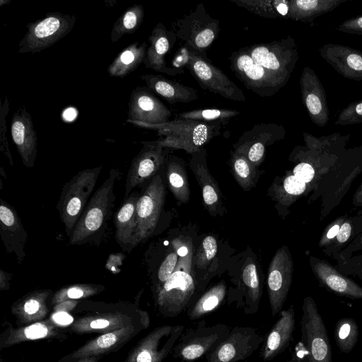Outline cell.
I'll return each mask as SVG.
<instances>
[{"label":"cell","instance_id":"ac0fdd59","mask_svg":"<svg viewBox=\"0 0 362 362\" xmlns=\"http://www.w3.org/2000/svg\"><path fill=\"white\" fill-rule=\"evenodd\" d=\"M143 147L132 159L124 185V198L133 190L152 180L165 163L168 149L156 141H142Z\"/></svg>","mask_w":362,"mask_h":362},{"label":"cell","instance_id":"7c38bea8","mask_svg":"<svg viewBox=\"0 0 362 362\" xmlns=\"http://www.w3.org/2000/svg\"><path fill=\"white\" fill-rule=\"evenodd\" d=\"M203 288L190 272L177 268L158 288L157 302L165 316L177 317L189 309Z\"/></svg>","mask_w":362,"mask_h":362},{"label":"cell","instance_id":"ee69618b","mask_svg":"<svg viewBox=\"0 0 362 362\" xmlns=\"http://www.w3.org/2000/svg\"><path fill=\"white\" fill-rule=\"evenodd\" d=\"M362 122V101L353 103L339 114L336 124L346 125Z\"/></svg>","mask_w":362,"mask_h":362},{"label":"cell","instance_id":"9a60e30c","mask_svg":"<svg viewBox=\"0 0 362 362\" xmlns=\"http://www.w3.org/2000/svg\"><path fill=\"white\" fill-rule=\"evenodd\" d=\"M230 69L249 90L260 97H271L284 86L253 61L244 47L229 58Z\"/></svg>","mask_w":362,"mask_h":362},{"label":"cell","instance_id":"f1b7e54d","mask_svg":"<svg viewBox=\"0 0 362 362\" xmlns=\"http://www.w3.org/2000/svg\"><path fill=\"white\" fill-rule=\"evenodd\" d=\"M141 78L146 83L148 88L170 104L187 103L199 98L197 91L192 87L162 75L144 74Z\"/></svg>","mask_w":362,"mask_h":362},{"label":"cell","instance_id":"ffe728a7","mask_svg":"<svg viewBox=\"0 0 362 362\" xmlns=\"http://www.w3.org/2000/svg\"><path fill=\"white\" fill-rule=\"evenodd\" d=\"M309 262L321 287L341 297L353 300L362 299V286L339 272L329 262L311 256Z\"/></svg>","mask_w":362,"mask_h":362},{"label":"cell","instance_id":"603a6c76","mask_svg":"<svg viewBox=\"0 0 362 362\" xmlns=\"http://www.w3.org/2000/svg\"><path fill=\"white\" fill-rule=\"evenodd\" d=\"M11 134L23 164L26 168L35 165L37 156V134L30 113L24 106L13 114Z\"/></svg>","mask_w":362,"mask_h":362},{"label":"cell","instance_id":"d6a6232c","mask_svg":"<svg viewBox=\"0 0 362 362\" xmlns=\"http://www.w3.org/2000/svg\"><path fill=\"white\" fill-rule=\"evenodd\" d=\"M168 187L175 199L186 203L189 201L190 190L187 172L182 160L175 156H169L165 161Z\"/></svg>","mask_w":362,"mask_h":362},{"label":"cell","instance_id":"ab89813d","mask_svg":"<svg viewBox=\"0 0 362 362\" xmlns=\"http://www.w3.org/2000/svg\"><path fill=\"white\" fill-rule=\"evenodd\" d=\"M239 111L227 108L197 109L178 114V119H192L203 122L219 123L226 125Z\"/></svg>","mask_w":362,"mask_h":362},{"label":"cell","instance_id":"1f68e13d","mask_svg":"<svg viewBox=\"0 0 362 362\" xmlns=\"http://www.w3.org/2000/svg\"><path fill=\"white\" fill-rule=\"evenodd\" d=\"M274 199L282 206L288 208L303 196L311 194L309 186L294 176L292 171L272 187Z\"/></svg>","mask_w":362,"mask_h":362},{"label":"cell","instance_id":"3957f363","mask_svg":"<svg viewBox=\"0 0 362 362\" xmlns=\"http://www.w3.org/2000/svg\"><path fill=\"white\" fill-rule=\"evenodd\" d=\"M221 129L219 123L177 118L163 124L151 126L148 129L157 132L160 138L155 141L162 147L182 149L192 154L219 135Z\"/></svg>","mask_w":362,"mask_h":362},{"label":"cell","instance_id":"9f6ffc18","mask_svg":"<svg viewBox=\"0 0 362 362\" xmlns=\"http://www.w3.org/2000/svg\"><path fill=\"white\" fill-rule=\"evenodd\" d=\"M352 205L354 207H362V182L353 194Z\"/></svg>","mask_w":362,"mask_h":362},{"label":"cell","instance_id":"4fadbf2b","mask_svg":"<svg viewBox=\"0 0 362 362\" xmlns=\"http://www.w3.org/2000/svg\"><path fill=\"white\" fill-rule=\"evenodd\" d=\"M165 197V184L162 175L158 172L140 194L137 202V245L145 243L156 234L163 209Z\"/></svg>","mask_w":362,"mask_h":362},{"label":"cell","instance_id":"836d02e7","mask_svg":"<svg viewBox=\"0 0 362 362\" xmlns=\"http://www.w3.org/2000/svg\"><path fill=\"white\" fill-rule=\"evenodd\" d=\"M226 296V286L221 281L202 294L187 311V317L195 320L217 310Z\"/></svg>","mask_w":362,"mask_h":362},{"label":"cell","instance_id":"e575fe53","mask_svg":"<svg viewBox=\"0 0 362 362\" xmlns=\"http://www.w3.org/2000/svg\"><path fill=\"white\" fill-rule=\"evenodd\" d=\"M238 6L260 17L286 18L289 10L288 0H230Z\"/></svg>","mask_w":362,"mask_h":362},{"label":"cell","instance_id":"8992f818","mask_svg":"<svg viewBox=\"0 0 362 362\" xmlns=\"http://www.w3.org/2000/svg\"><path fill=\"white\" fill-rule=\"evenodd\" d=\"M344 152L331 146L307 142L306 148H296L291 155V159L296 162L291 171L296 177L309 186L312 193Z\"/></svg>","mask_w":362,"mask_h":362},{"label":"cell","instance_id":"5b68a950","mask_svg":"<svg viewBox=\"0 0 362 362\" xmlns=\"http://www.w3.org/2000/svg\"><path fill=\"white\" fill-rule=\"evenodd\" d=\"M180 66H185L204 90L228 100L245 102L242 90L207 58L184 45L176 57Z\"/></svg>","mask_w":362,"mask_h":362},{"label":"cell","instance_id":"7a4b0ae2","mask_svg":"<svg viewBox=\"0 0 362 362\" xmlns=\"http://www.w3.org/2000/svg\"><path fill=\"white\" fill-rule=\"evenodd\" d=\"M362 172V148L345 151L334 168L319 182L309 204L320 199V220L341 202L352 182Z\"/></svg>","mask_w":362,"mask_h":362},{"label":"cell","instance_id":"cb8c5ba5","mask_svg":"<svg viewBox=\"0 0 362 362\" xmlns=\"http://www.w3.org/2000/svg\"><path fill=\"white\" fill-rule=\"evenodd\" d=\"M189 166L202 189L206 209L211 215H221L224 204L218 185L208 169L204 147L191 154Z\"/></svg>","mask_w":362,"mask_h":362},{"label":"cell","instance_id":"f907efd6","mask_svg":"<svg viewBox=\"0 0 362 362\" xmlns=\"http://www.w3.org/2000/svg\"><path fill=\"white\" fill-rule=\"evenodd\" d=\"M24 334L28 339H39L45 337L47 334V327L40 323H36L26 327Z\"/></svg>","mask_w":362,"mask_h":362},{"label":"cell","instance_id":"52a82bcc","mask_svg":"<svg viewBox=\"0 0 362 362\" xmlns=\"http://www.w3.org/2000/svg\"><path fill=\"white\" fill-rule=\"evenodd\" d=\"M255 62L264 68L284 86L298 59L294 40L290 37L267 43L244 47Z\"/></svg>","mask_w":362,"mask_h":362},{"label":"cell","instance_id":"f6af8a7d","mask_svg":"<svg viewBox=\"0 0 362 362\" xmlns=\"http://www.w3.org/2000/svg\"><path fill=\"white\" fill-rule=\"evenodd\" d=\"M9 109L7 98H4V101L1 105L0 114V150L7 157L11 165H13L12 155L9 150L8 143L6 136V117Z\"/></svg>","mask_w":362,"mask_h":362},{"label":"cell","instance_id":"f5cc1de1","mask_svg":"<svg viewBox=\"0 0 362 362\" xmlns=\"http://www.w3.org/2000/svg\"><path fill=\"white\" fill-rule=\"evenodd\" d=\"M116 340L115 334L108 333L99 337L96 340V344L100 348H107L114 344Z\"/></svg>","mask_w":362,"mask_h":362},{"label":"cell","instance_id":"8fae6325","mask_svg":"<svg viewBox=\"0 0 362 362\" xmlns=\"http://www.w3.org/2000/svg\"><path fill=\"white\" fill-rule=\"evenodd\" d=\"M75 23V16L47 13L43 18L27 25V32L18 43V52L35 53L51 47L69 33Z\"/></svg>","mask_w":362,"mask_h":362},{"label":"cell","instance_id":"4316f807","mask_svg":"<svg viewBox=\"0 0 362 362\" xmlns=\"http://www.w3.org/2000/svg\"><path fill=\"white\" fill-rule=\"evenodd\" d=\"M139 196L133 191L124 199L114 216L115 239L123 252H130L138 245L136 206Z\"/></svg>","mask_w":362,"mask_h":362},{"label":"cell","instance_id":"7dc6e473","mask_svg":"<svg viewBox=\"0 0 362 362\" xmlns=\"http://www.w3.org/2000/svg\"><path fill=\"white\" fill-rule=\"evenodd\" d=\"M362 250V232L358 234L351 243L346 247L340 253L335 255L332 259L334 260H344L350 258L353 253Z\"/></svg>","mask_w":362,"mask_h":362},{"label":"cell","instance_id":"681fc988","mask_svg":"<svg viewBox=\"0 0 362 362\" xmlns=\"http://www.w3.org/2000/svg\"><path fill=\"white\" fill-rule=\"evenodd\" d=\"M95 289V288L92 286H73L67 288L64 295L69 298L77 299L86 296L88 292L91 293Z\"/></svg>","mask_w":362,"mask_h":362},{"label":"cell","instance_id":"8d00e7d4","mask_svg":"<svg viewBox=\"0 0 362 362\" xmlns=\"http://www.w3.org/2000/svg\"><path fill=\"white\" fill-rule=\"evenodd\" d=\"M144 10L142 5L134 4L129 7L114 23L110 40L116 42L123 35L135 32L143 22Z\"/></svg>","mask_w":362,"mask_h":362},{"label":"cell","instance_id":"7bdbcfd3","mask_svg":"<svg viewBox=\"0 0 362 362\" xmlns=\"http://www.w3.org/2000/svg\"><path fill=\"white\" fill-rule=\"evenodd\" d=\"M177 254L172 251L160 263L156 272L158 288L160 287L175 272L177 264Z\"/></svg>","mask_w":362,"mask_h":362},{"label":"cell","instance_id":"91938a15","mask_svg":"<svg viewBox=\"0 0 362 362\" xmlns=\"http://www.w3.org/2000/svg\"><path fill=\"white\" fill-rule=\"evenodd\" d=\"M356 215H362V209L361 210H359L356 212Z\"/></svg>","mask_w":362,"mask_h":362},{"label":"cell","instance_id":"83f0119b","mask_svg":"<svg viewBox=\"0 0 362 362\" xmlns=\"http://www.w3.org/2000/svg\"><path fill=\"white\" fill-rule=\"evenodd\" d=\"M320 54L340 74L349 79L362 80V52L339 45H325Z\"/></svg>","mask_w":362,"mask_h":362},{"label":"cell","instance_id":"60d3db41","mask_svg":"<svg viewBox=\"0 0 362 362\" xmlns=\"http://www.w3.org/2000/svg\"><path fill=\"white\" fill-rule=\"evenodd\" d=\"M217 242L213 235L203 240L195 256V265L198 269H206L217 253Z\"/></svg>","mask_w":362,"mask_h":362},{"label":"cell","instance_id":"d6986e66","mask_svg":"<svg viewBox=\"0 0 362 362\" xmlns=\"http://www.w3.org/2000/svg\"><path fill=\"white\" fill-rule=\"evenodd\" d=\"M285 134L286 130L280 124H257L244 132L233 144L234 151L245 156L257 168L264 160L266 148L284 139Z\"/></svg>","mask_w":362,"mask_h":362},{"label":"cell","instance_id":"484cf974","mask_svg":"<svg viewBox=\"0 0 362 362\" xmlns=\"http://www.w3.org/2000/svg\"><path fill=\"white\" fill-rule=\"evenodd\" d=\"M295 324V310L293 305L280 312L279 319L262 345L260 356L264 361L273 360L288 347L293 339Z\"/></svg>","mask_w":362,"mask_h":362},{"label":"cell","instance_id":"9c48e42d","mask_svg":"<svg viewBox=\"0 0 362 362\" xmlns=\"http://www.w3.org/2000/svg\"><path fill=\"white\" fill-rule=\"evenodd\" d=\"M230 329L225 324L208 325L204 321L185 328L173 349V356L182 362H192L206 356Z\"/></svg>","mask_w":362,"mask_h":362},{"label":"cell","instance_id":"277c9868","mask_svg":"<svg viewBox=\"0 0 362 362\" xmlns=\"http://www.w3.org/2000/svg\"><path fill=\"white\" fill-rule=\"evenodd\" d=\"M102 165L78 171L62 187L57 209L70 237L96 186Z\"/></svg>","mask_w":362,"mask_h":362},{"label":"cell","instance_id":"f546056e","mask_svg":"<svg viewBox=\"0 0 362 362\" xmlns=\"http://www.w3.org/2000/svg\"><path fill=\"white\" fill-rule=\"evenodd\" d=\"M147 45L146 42H138L129 45L122 50L107 67V73L112 77H124L144 62Z\"/></svg>","mask_w":362,"mask_h":362},{"label":"cell","instance_id":"816d5d0a","mask_svg":"<svg viewBox=\"0 0 362 362\" xmlns=\"http://www.w3.org/2000/svg\"><path fill=\"white\" fill-rule=\"evenodd\" d=\"M305 350L302 343L298 342L291 352V358L285 362H304Z\"/></svg>","mask_w":362,"mask_h":362},{"label":"cell","instance_id":"74e56055","mask_svg":"<svg viewBox=\"0 0 362 362\" xmlns=\"http://www.w3.org/2000/svg\"><path fill=\"white\" fill-rule=\"evenodd\" d=\"M230 165L234 177L245 190H250L257 181V168L245 156L235 151L232 152Z\"/></svg>","mask_w":362,"mask_h":362},{"label":"cell","instance_id":"2e32d148","mask_svg":"<svg viewBox=\"0 0 362 362\" xmlns=\"http://www.w3.org/2000/svg\"><path fill=\"white\" fill-rule=\"evenodd\" d=\"M171 111L147 87H136L128 103L127 122L145 129L170 121Z\"/></svg>","mask_w":362,"mask_h":362},{"label":"cell","instance_id":"7402d4cb","mask_svg":"<svg viewBox=\"0 0 362 362\" xmlns=\"http://www.w3.org/2000/svg\"><path fill=\"white\" fill-rule=\"evenodd\" d=\"M0 235L7 253L13 254L18 264L25 258V245L28 235L21 218L6 201L0 198Z\"/></svg>","mask_w":362,"mask_h":362},{"label":"cell","instance_id":"bcb514c9","mask_svg":"<svg viewBox=\"0 0 362 362\" xmlns=\"http://www.w3.org/2000/svg\"><path fill=\"white\" fill-rule=\"evenodd\" d=\"M348 217L347 214L338 216L325 227L318 242V247L321 250L326 247L336 237L341 225Z\"/></svg>","mask_w":362,"mask_h":362},{"label":"cell","instance_id":"6da1fadb","mask_svg":"<svg viewBox=\"0 0 362 362\" xmlns=\"http://www.w3.org/2000/svg\"><path fill=\"white\" fill-rule=\"evenodd\" d=\"M120 175L121 173L117 169H110L107 178L91 196L69 238V245L89 243L98 245L100 243L112 215L115 202V187Z\"/></svg>","mask_w":362,"mask_h":362},{"label":"cell","instance_id":"d4e9b609","mask_svg":"<svg viewBox=\"0 0 362 362\" xmlns=\"http://www.w3.org/2000/svg\"><path fill=\"white\" fill-rule=\"evenodd\" d=\"M300 85L302 100L311 120L324 127L329 120L325 92L315 73L308 66L302 72Z\"/></svg>","mask_w":362,"mask_h":362},{"label":"cell","instance_id":"e0dca14e","mask_svg":"<svg viewBox=\"0 0 362 362\" xmlns=\"http://www.w3.org/2000/svg\"><path fill=\"white\" fill-rule=\"evenodd\" d=\"M293 262L287 246L283 245L274 255L267 272V293L272 317L279 313L292 283Z\"/></svg>","mask_w":362,"mask_h":362},{"label":"cell","instance_id":"ba28073f","mask_svg":"<svg viewBox=\"0 0 362 362\" xmlns=\"http://www.w3.org/2000/svg\"><path fill=\"white\" fill-rule=\"evenodd\" d=\"M300 320L301 340L304 362H332L328 333L317 306L311 296L303 298Z\"/></svg>","mask_w":362,"mask_h":362},{"label":"cell","instance_id":"c3c4849f","mask_svg":"<svg viewBox=\"0 0 362 362\" xmlns=\"http://www.w3.org/2000/svg\"><path fill=\"white\" fill-rule=\"evenodd\" d=\"M338 30L351 34L362 35V16L350 18L342 23Z\"/></svg>","mask_w":362,"mask_h":362},{"label":"cell","instance_id":"680465c9","mask_svg":"<svg viewBox=\"0 0 362 362\" xmlns=\"http://www.w3.org/2000/svg\"><path fill=\"white\" fill-rule=\"evenodd\" d=\"M11 274H9L7 272L3 270L2 269H0V284L1 288L6 286L8 281L11 279Z\"/></svg>","mask_w":362,"mask_h":362},{"label":"cell","instance_id":"6f0895ef","mask_svg":"<svg viewBox=\"0 0 362 362\" xmlns=\"http://www.w3.org/2000/svg\"><path fill=\"white\" fill-rule=\"evenodd\" d=\"M109 325V321L104 319H98L90 322V327L93 329H102L106 327Z\"/></svg>","mask_w":362,"mask_h":362},{"label":"cell","instance_id":"d590c367","mask_svg":"<svg viewBox=\"0 0 362 362\" xmlns=\"http://www.w3.org/2000/svg\"><path fill=\"white\" fill-rule=\"evenodd\" d=\"M362 232V215L349 216L341 225L338 234L322 252L333 258L340 253Z\"/></svg>","mask_w":362,"mask_h":362},{"label":"cell","instance_id":"44dd1931","mask_svg":"<svg viewBox=\"0 0 362 362\" xmlns=\"http://www.w3.org/2000/svg\"><path fill=\"white\" fill-rule=\"evenodd\" d=\"M177 37L173 30H168L162 23H158L148 37L144 64L156 71L175 76L184 73L182 67H171L165 61L166 54L173 47Z\"/></svg>","mask_w":362,"mask_h":362},{"label":"cell","instance_id":"db71d44e","mask_svg":"<svg viewBox=\"0 0 362 362\" xmlns=\"http://www.w3.org/2000/svg\"><path fill=\"white\" fill-rule=\"evenodd\" d=\"M52 319L62 325H69L73 322V317L65 312H58L53 315Z\"/></svg>","mask_w":362,"mask_h":362},{"label":"cell","instance_id":"5bb4252c","mask_svg":"<svg viewBox=\"0 0 362 362\" xmlns=\"http://www.w3.org/2000/svg\"><path fill=\"white\" fill-rule=\"evenodd\" d=\"M264 338L252 327L236 326L206 356L207 362H239L250 357Z\"/></svg>","mask_w":362,"mask_h":362},{"label":"cell","instance_id":"b9f144b4","mask_svg":"<svg viewBox=\"0 0 362 362\" xmlns=\"http://www.w3.org/2000/svg\"><path fill=\"white\" fill-rule=\"evenodd\" d=\"M337 269L345 276H352L362 280V254L351 256L344 260H337Z\"/></svg>","mask_w":362,"mask_h":362},{"label":"cell","instance_id":"f35d334b","mask_svg":"<svg viewBox=\"0 0 362 362\" xmlns=\"http://www.w3.org/2000/svg\"><path fill=\"white\" fill-rule=\"evenodd\" d=\"M334 335L339 349L345 354L351 352L358 339L356 322L351 317L341 318L336 323Z\"/></svg>","mask_w":362,"mask_h":362},{"label":"cell","instance_id":"4dcf8cb0","mask_svg":"<svg viewBox=\"0 0 362 362\" xmlns=\"http://www.w3.org/2000/svg\"><path fill=\"white\" fill-rule=\"evenodd\" d=\"M344 0H291L286 19L307 23L332 11Z\"/></svg>","mask_w":362,"mask_h":362},{"label":"cell","instance_id":"30bf717a","mask_svg":"<svg viewBox=\"0 0 362 362\" xmlns=\"http://www.w3.org/2000/svg\"><path fill=\"white\" fill-rule=\"evenodd\" d=\"M173 31L177 39L199 55L207 57L206 51L218 36L219 21L211 17L202 3L174 23Z\"/></svg>","mask_w":362,"mask_h":362},{"label":"cell","instance_id":"11a10c76","mask_svg":"<svg viewBox=\"0 0 362 362\" xmlns=\"http://www.w3.org/2000/svg\"><path fill=\"white\" fill-rule=\"evenodd\" d=\"M40 302L35 298H30L25 301L23 308L25 313L32 315L35 313L40 308Z\"/></svg>","mask_w":362,"mask_h":362}]
</instances>
